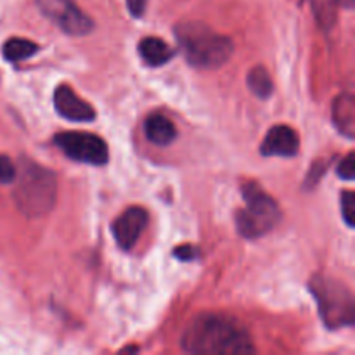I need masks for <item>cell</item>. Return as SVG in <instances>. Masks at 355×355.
<instances>
[{"label":"cell","instance_id":"6da1fadb","mask_svg":"<svg viewBox=\"0 0 355 355\" xmlns=\"http://www.w3.org/2000/svg\"><path fill=\"white\" fill-rule=\"evenodd\" d=\"M182 349L196 355H246L255 352L245 326L225 314L205 312L194 318L184 331Z\"/></svg>","mask_w":355,"mask_h":355},{"label":"cell","instance_id":"7a4b0ae2","mask_svg":"<svg viewBox=\"0 0 355 355\" xmlns=\"http://www.w3.org/2000/svg\"><path fill=\"white\" fill-rule=\"evenodd\" d=\"M175 37L187 62L200 69H217L231 59L234 44L200 21H186L175 28Z\"/></svg>","mask_w":355,"mask_h":355},{"label":"cell","instance_id":"3957f363","mask_svg":"<svg viewBox=\"0 0 355 355\" xmlns=\"http://www.w3.org/2000/svg\"><path fill=\"white\" fill-rule=\"evenodd\" d=\"M14 182V201L24 217L42 218L51 214L58 196L54 172L31 159H21Z\"/></svg>","mask_w":355,"mask_h":355},{"label":"cell","instance_id":"277c9868","mask_svg":"<svg viewBox=\"0 0 355 355\" xmlns=\"http://www.w3.org/2000/svg\"><path fill=\"white\" fill-rule=\"evenodd\" d=\"M246 207L236 214V227L245 239H259L269 234L281 220V210L276 201L255 182H245L241 187Z\"/></svg>","mask_w":355,"mask_h":355},{"label":"cell","instance_id":"5b68a950","mask_svg":"<svg viewBox=\"0 0 355 355\" xmlns=\"http://www.w3.org/2000/svg\"><path fill=\"white\" fill-rule=\"evenodd\" d=\"M312 297L318 302L319 315L328 329L352 328L355 322L354 297L343 283L326 276H314L309 283Z\"/></svg>","mask_w":355,"mask_h":355},{"label":"cell","instance_id":"8992f818","mask_svg":"<svg viewBox=\"0 0 355 355\" xmlns=\"http://www.w3.org/2000/svg\"><path fill=\"white\" fill-rule=\"evenodd\" d=\"M54 144L69 159L87 165L103 166L110 158L106 142L99 135L89 132H59L54 137Z\"/></svg>","mask_w":355,"mask_h":355},{"label":"cell","instance_id":"52a82bcc","mask_svg":"<svg viewBox=\"0 0 355 355\" xmlns=\"http://www.w3.org/2000/svg\"><path fill=\"white\" fill-rule=\"evenodd\" d=\"M47 19L71 37H83L90 33L94 21L76 6L73 0H35Z\"/></svg>","mask_w":355,"mask_h":355},{"label":"cell","instance_id":"ba28073f","mask_svg":"<svg viewBox=\"0 0 355 355\" xmlns=\"http://www.w3.org/2000/svg\"><path fill=\"white\" fill-rule=\"evenodd\" d=\"M146 224H148V214L141 207H132L121 215H118L116 220L113 222V227H111L116 245L123 252L134 248L141 238L142 231L146 229Z\"/></svg>","mask_w":355,"mask_h":355},{"label":"cell","instance_id":"9c48e42d","mask_svg":"<svg viewBox=\"0 0 355 355\" xmlns=\"http://www.w3.org/2000/svg\"><path fill=\"white\" fill-rule=\"evenodd\" d=\"M300 149V139L297 132L288 125H276L267 132L260 153L263 156H279V158H293Z\"/></svg>","mask_w":355,"mask_h":355},{"label":"cell","instance_id":"30bf717a","mask_svg":"<svg viewBox=\"0 0 355 355\" xmlns=\"http://www.w3.org/2000/svg\"><path fill=\"white\" fill-rule=\"evenodd\" d=\"M54 107L58 114L69 121H94L96 120V110L80 99L71 87L59 85L54 92Z\"/></svg>","mask_w":355,"mask_h":355},{"label":"cell","instance_id":"8fae6325","mask_svg":"<svg viewBox=\"0 0 355 355\" xmlns=\"http://www.w3.org/2000/svg\"><path fill=\"white\" fill-rule=\"evenodd\" d=\"M333 123L338 128V132L345 137L354 139L355 132V99L352 94L345 92L340 94L335 101H333L331 107Z\"/></svg>","mask_w":355,"mask_h":355},{"label":"cell","instance_id":"7c38bea8","mask_svg":"<svg viewBox=\"0 0 355 355\" xmlns=\"http://www.w3.org/2000/svg\"><path fill=\"white\" fill-rule=\"evenodd\" d=\"M144 134L149 142H153L155 146H159V148H165V146L172 144L177 137V130L172 121L159 113H153L146 118Z\"/></svg>","mask_w":355,"mask_h":355},{"label":"cell","instance_id":"4fadbf2b","mask_svg":"<svg viewBox=\"0 0 355 355\" xmlns=\"http://www.w3.org/2000/svg\"><path fill=\"white\" fill-rule=\"evenodd\" d=\"M139 55L148 66H163L175 55V51L165 40L156 37H146L139 42Z\"/></svg>","mask_w":355,"mask_h":355},{"label":"cell","instance_id":"5bb4252c","mask_svg":"<svg viewBox=\"0 0 355 355\" xmlns=\"http://www.w3.org/2000/svg\"><path fill=\"white\" fill-rule=\"evenodd\" d=\"M38 52V45L26 38H9L2 47V55L9 62H19Z\"/></svg>","mask_w":355,"mask_h":355},{"label":"cell","instance_id":"9a60e30c","mask_svg":"<svg viewBox=\"0 0 355 355\" xmlns=\"http://www.w3.org/2000/svg\"><path fill=\"white\" fill-rule=\"evenodd\" d=\"M246 83H248V89L252 90L259 99H269V97L272 96V78H270L269 71H267L263 66L257 64L255 68L250 69L248 76H246Z\"/></svg>","mask_w":355,"mask_h":355},{"label":"cell","instance_id":"2e32d148","mask_svg":"<svg viewBox=\"0 0 355 355\" xmlns=\"http://www.w3.org/2000/svg\"><path fill=\"white\" fill-rule=\"evenodd\" d=\"M340 210L345 224L350 229L355 227V194L352 191H343L340 196Z\"/></svg>","mask_w":355,"mask_h":355},{"label":"cell","instance_id":"e0dca14e","mask_svg":"<svg viewBox=\"0 0 355 355\" xmlns=\"http://www.w3.org/2000/svg\"><path fill=\"white\" fill-rule=\"evenodd\" d=\"M328 168H329V159H319V162H315L314 165L311 166V170H309L307 177H305V182H304L305 189H312V187L318 186V182L322 179V175H324Z\"/></svg>","mask_w":355,"mask_h":355},{"label":"cell","instance_id":"ac0fdd59","mask_svg":"<svg viewBox=\"0 0 355 355\" xmlns=\"http://www.w3.org/2000/svg\"><path fill=\"white\" fill-rule=\"evenodd\" d=\"M17 166L14 165L12 159L9 156L0 155V184H12L14 179H16Z\"/></svg>","mask_w":355,"mask_h":355},{"label":"cell","instance_id":"d6986e66","mask_svg":"<svg viewBox=\"0 0 355 355\" xmlns=\"http://www.w3.org/2000/svg\"><path fill=\"white\" fill-rule=\"evenodd\" d=\"M355 156L354 153H349L342 162L338 163V168H336V173L342 180H354L355 179Z\"/></svg>","mask_w":355,"mask_h":355},{"label":"cell","instance_id":"ffe728a7","mask_svg":"<svg viewBox=\"0 0 355 355\" xmlns=\"http://www.w3.org/2000/svg\"><path fill=\"white\" fill-rule=\"evenodd\" d=\"M173 257L180 260V262H193V260L200 257V250L194 248L193 245H182L173 250Z\"/></svg>","mask_w":355,"mask_h":355},{"label":"cell","instance_id":"44dd1931","mask_svg":"<svg viewBox=\"0 0 355 355\" xmlns=\"http://www.w3.org/2000/svg\"><path fill=\"white\" fill-rule=\"evenodd\" d=\"M149 0H127L128 12L134 17H142L146 12V7H148Z\"/></svg>","mask_w":355,"mask_h":355},{"label":"cell","instance_id":"7402d4cb","mask_svg":"<svg viewBox=\"0 0 355 355\" xmlns=\"http://www.w3.org/2000/svg\"><path fill=\"white\" fill-rule=\"evenodd\" d=\"M336 2H338L340 6L343 7V9L350 10V9H354V3H355V0H336Z\"/></svg>","mask_w":355,"mask_h":355}]
</instances>
